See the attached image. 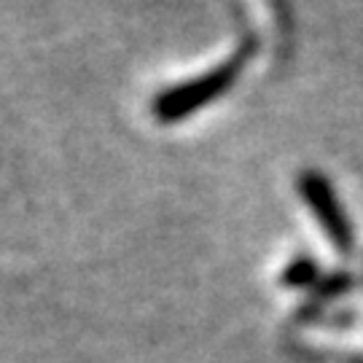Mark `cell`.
Wrapping results in <instances>:
<instances>
[{"label":"cell","instance_id":"6da1fadb","mask_svg":"<svg viewBox=\"0 0 363 363\" xmlns=\"http://www.w3.org/2000/svg\"><path fill=\"white\" fill-rule=\"evenodd\" d=\"M256 54H259V35L245 25L234 52L223 62L213 65L199 76L186 78L181 84H169L162 91H156V97L151 100V116L162 127H172V124L191 118L210 103L226 97L234 89V84L242 78L245 67L250 65Z\"/></svg>","mask_w":363,"mask_h":363},{"label":"cell","instance_id":"277c9868","mask_svg":"<svg viewBox=\"0 0 363 363\" xmlns=\"http://www.w3.org/2000/svg\"><path fill=\"white\" fill-rule=\"evenodd\" d=\"M318 264L312 256H298L286 267V272L280 274V280L286 283L288 288H310L318 283Z\"/></svg>","mask_w":363,"mask_h":363},{"label":"cell","instance_id":"3957f363","mask_svg":"<svg viewBox=\"0 0 363 363\" xmlns=\"http://www.w3.org/2000/svg\"><path fill=\"white\" fill-rule=\"evenodd\" d=\"M269 9L274 16V27H277V43H280V54L286 57L294 52V9L291 0H269Z\"/></svg>","mask_w":363,"mask_h":363},{"label":"cell","instance_id":"7a4b0ae2","mask_svg":"<svg viewBox=\"0 0 363 363\" xmlns=\"http://www.w3.org/2000/svg\"><path fill=\"white\" fill-rule=\"evenodd\" d=\"M296 191L301 202L312 210V216L320 223L325 237L331 240V245L337 247L342 256H350L355 250V232H352L350 218L339 202L334 183L318 169H301L296 175Z\"/></svg>","mask_w":363,"mask_h":363}]
</instances>
